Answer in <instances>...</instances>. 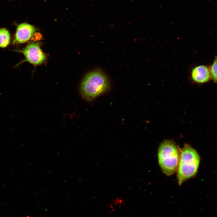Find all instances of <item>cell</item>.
Instances as JSON below:
<instances>
[{
  "instance_id": "6da1fadb",
  "label": "cell",
  "mask_w": 217,
  "mask_h": 217,
  "mask_svg": "<svg viewBox=\"0 0 217 217\" xmlns=\"http://www.w3.org/2000/svg\"><path fill=\"white\" fill-rule=\"evenodd\" d=\"M110 85L107 76L99 70L87 73L83 78L80 87L83 98L90 101L108 91Z\"/></svg>"
},
{
  "instance_id": "7a4b0ae2",
  "label": "cell",
  "mask_w": 217,
  "mask_h": 217,
  "mask_svg": "<svg viewBox=\"0 0 217 217\" xmlns=\"http://www.w3.org/2000/svg\"><path fill=\"white\" fill-rule=\"evenodd\" d=\"M200 159L197 151L191 146L185 144L180 149L177 170V178L179 185L194 177L199 168Z\"/></svg>"
},
{
  "instance_id": "3957f363",
  "label": "cell",
  "mask_w": 217,
  "mask_h": 217,
  "mask_svg": "<svg viewBox=\"0 0 217 217\" xmlns=\"http://www.w3.org/2000/svg\"><path fill=\"white\" fill-rule=\"evenodd\" d=\"M180 150L172 140H165L160 144L158 153L159 166L163 173L170 176L177 171Z\"/></svg>"
},
{
  "instance_id": "277c9868",
  "label": "cell",
  "mask_w": 217,
  "mask_h": 217,
  "mask_svg": "<svg viewBox=\"0 0 217 217\" xmlns=\"http://www.w3.org/2000/svg\"><path fill=\"white\" fill-rule=\"evenodd\" d=\"M16 51L22 53L24 56L25 60L20 63L27 61L37 66L43 63L46 59V55L41 49L38 42L30 43L22 49Z\"/></svg>"
},
{
  "instance_id": "5b68a950",
  "label": "cell",
  "mask_w": 217,
  "mask_h": 217,
  "mask_svg": "<svg viewBox=\"0 0 217 217\" xmlns=\"http://www.w3.org/2000/svg\"><path fill=\"white\" fill-rule=\"evenodd\" d=\"M36 30L34 26L30 24L25 22L20 24L17 27L13 44L27 42L33 36Z\"/></svg>"
},
{
  "instance_id": "8992f818",
  "label": "cell",
  "mask_w": 217,
  "mask_h": 217,
  "mask_svg": "<svg viewBox=\"0 0 217 217\" xmlns=\"http://www.w3.org/2000/svg\"><path fill=\"white\" fill-rule=\"evenodd\" d=\"M191 77L195 82L202 84L212 79L210 68L208 66L199 65L193 67L191 72Z\"/></svg>"
},
{
  "instance_id": "52a82bcc",
  "label": "cell",
  "mask_w": 217,
  "mask_h": 217,
  "mask_svg": "<svg viewBox=\"0 0 217 217\" xmlns=\"http://www.w3.org/2000/svg\"><path fill=\"white\" fill-rule=\"evenodd\" d=\"M10 36L9 31L6 29H0V47L5 48L9 44Z\"/></svg>"
},
{
  "instance_id": "ba28073f",
  "label": "cell",
  "mask_w": 217,
  "mask_h": 217,
  "mask_svg": "<svg viewBox=\"0 0 217 217\" xmlns=\"http://www.w3.org/2000/svg\"><path fill=\"white\" fill-rule=\"evenodd\" d=\"M212 79L217 83V56H215L211 65L209 67Z\"/></svg>"
},
{
  "instance_id": "9c48e42d",
  "label": "cell",
  "mask_w": 217,
  "mask_h": 217,
  "mask_svg": "<svg viewBox=\"0 0 217 217\" xmlns=\"http://www.w3.org/2000/svg\"><path fill=\"white\" fill-rule=\"evenodd\" d=\"M110 203L114 206H118L119 208L124 205L123 199L120 197H117L111 200Z\"/></svg>"
},
{
  "instance_id": "30bf717a",
  "label": "cell",
  "mask_w": 217,
  "mask_h": 217,
  "mask_svg": "<svg viewBox=\"0 0 217 217\" xmlns=\"http://www.w3.org/2000/svg\"><path fill=\"white\" fill-rule=\"evenodd\" d=\"M107 206L109 208V210L108 212L109 214H111L114 212L115 211L114 206L110 203L107 205Z\"/></svg>"
}]
</instances>
